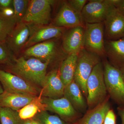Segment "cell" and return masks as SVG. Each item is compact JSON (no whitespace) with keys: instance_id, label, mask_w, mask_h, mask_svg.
Returning a JSON list of instances; mask_svg holds the SVG:
<instances>
[{"instance_id":"25","label":"cell","mask_w":124,"mask_h":124,"mask_svg":"<svg viewBox=\"0 0 124 124\" xmlns=\"http://www.w3.org/2000/svg\"><path fill=\"white\" fill-rule=\"evenodd\" d=\"M29 2L27 0H13V6L14 14L13 17L16 24L22 22L26 12Z\"/></svg>"},{"instance_id":"15","label":"cell","mask_w":124,"mask_h":124,"mask_svg":"<svg viewBox=\"0 0 124 124\" xmlns=\"http://www.w3.org/2000/svg\"><path fill=\"white\" fill-rule=\"evenodd\" d=\"M64 28L50 25L32 29L31 36L24 47H30L45 41L59 37L62 35Z\"/></svg>"},{"instance_id":"9","label":"cell","mask_w":124,"mask_h":124,"mask_svg":"<svg viewBox=\"0 0 124 124\" xmlns=\"http://www.w3.org/2000/svg\"><path fill=\"white\" fill-rule=\"evenodd\" d=\"M42 102L45 105L46 110L58 114L66 121L72 122L79 117L80 113L64 97L57 99L45 97L42 99Z\"/></svg>"},{"instance_id":"1","label":"cell","mask_w":124,"mask_h":124,"mask_svg":"<svg viewBox=\"0 0 124 124\" xmlns=\"http://www.w3.org/2000/svg\"><path fill=\"white\" fill-rule=\"evenodd\" d=\"M49 62H43L38 59H26L23 57L14 59L10 64L11 73L22 78L31 84L42 87L45 80L46 69Z\"/></svg>"},{"instance_id":"13","label":"cell","mask_w":124,"mask_h":124,"mask_svg":"<svg viewBox=\"0 0 124 124\" xmlns=\"http://www.w3.org/2000/svg\"><path fill=\"white\" fill-rule=\"evenodd\" d=\"M65 87L59 71H52L46 75L40 93L46 98H60L63 97Z\"/></svg>"},{"instance_id":"29","label":"cell","mask_w":124,"mask_h":124,"mask_svg":"<svg viewBox=\"0 0 124 124\" xmlns=\"http://www.w3.org/2000/svg\"><path fill=\"white\" fill-rule=\"evenodd\" d=\"M116 117L114 111L110 109L107 113L103 124H116Z\"/></svg>"},{"instance_id":"32","label":"cell","mask_w":124,"mask_h":124,"mask_svg":"<svg viewBox=\"0 0 124 124\" xmlns=\"http://www.w3.org/2000/svg\"><path fill=\"white\" fill-rule=\"evenodd\" d=\"M13 6L12 0H0V11L7 7H12Z\"/></svg>"},{"instance_id":"5","label":"cell","mask_w":124,"mask_h":124,"mask_svg":"<svg viewBox=\"0 0 124 124\" xmlns=\"http://www.w3.org/2000/svg\"><path fill=\"white\" fill-rule=\"evenodd\" d=\"M55 1L52 0L29 1L27 9L22 22L37 26L48 24L51 18V6Z\"/></svg>"},{"instance_id":"27","label":"cell","mask_w":124,"mask_h":124,"mask_svg":"<svg viewBox=\"0 0 124 124\" xmlns=\"http://www.w3.org/2000/svg\"><path fill=\"white\" fill-rule=\"evenodd\" d=\"M11 52L5 42H0V62L9 60L11 57Z\"/></svg>"},{"instance_id":"26","label":"cell","mask_w":124,"mask_h":124,"mask_svg":"<svg viewBox=\"0 0 124 124\" xmlns=\"http://www.w3.org/2000/svg\"><path fill=\"white\" fill-rule=\"evenodd\" d=\"M34 118L40 124H68L58 116L50 115L46 111L38 112Z\"/></svg>"},{"instance_id":"3","label":"cell","mask_w":124,"mask_h":124,"mask_svg":"<svg viewBox=\"0 0 124 124\" xmlns=\"http://www.w3.org/2000/svg\"><path fill=\"white\" fill-rule=\"evenodd\" d=\"M100 62L99 56L88 51L84 48L78 54L73 80L86 99L88 96L86 88L87 80L94 67Z\"/></svg>"},{"instance_id":"23","label":"cell","mask_w":124,"mask_h":124,"mask_svg":"<svg viewBox=\"0 0 124 124\" xmlns=\"http://www.w3.org/2000/svg\"><path fill=\"white\" fill-rule=\"evenodd\" d=\"M16 24L13 16L6 17L0 11V42H6Z\"/></svg>"},{"instance_id":"24","label":"cell","mask_w":124,"mask_h":124,"mask_svg":"<svg viewBox=\"0 0 124 124\" xmlns=\"http://www.w3.org/2000/svg\"><path fill=\"white\" fill-rule=\"evenodd\" d=\"M0 121L1 124H21L22 120L17 111L0 107Z\"/></svg>"},{"instance_id":"35","label":"cell","mask_w":124,"mask_h":124,"mask_svg":"<svg viewBox=\"0 0 124 124\" xmlns=\"http://www.w3.org/2000/svg\"><path fill=\"white\" fill-rule=\"evenodd\" d=\"M32 124H40L38 121L35 118H33L31 119Z\"/></svg>"},{"instance_id":"10","label":"cell","mask_w":124,"mask_h":124,"mask_svg":"<svg viewBox=\"0 0 124 124\" xmlns=\"http://www.w3.org/2000/svg\"><path fill=\"white\" fill-rule=\"evenodd\" d=\"M104 35L108 40L124 38V15L114 7L104 22Z\"/></svg>"},{"instance_id":"37","label":"cell","mask_w":124,"mask_h":124,"mask_svg":"<svg viewBox=\"0 0 124 124\" xmlns=\"http://www.w3.org/2000/svg\"><path fill=\"white\" fill-rule=\"evenodd\" d=\"M120 70L122 72V73H123V72H124V67L123 68H122V69H121Z\"/></svg>"},{"instance_id":"8","label":"cell","mask_w":124,"mask_h":124,"mask_svg":"<svg viewBox=\"0 0 124 124\" xmlns=\"http://www.w3.org/2000/svg\"><path fill=\"white\" fill-rule=\"evenodd\" d=\"M0 81L4 91L36 96L37 89L22 78L14 74L0 69Z\"/></svg>"},{"instance_id":"21","label":"cell","mask_w":124,"mask_h":124,"mask_svg":"<svg viewBox=\"0 0 124 124\" xmlns=\"http://www.w3.org/2000/svg\"><path fill=\"white\" fill-rule=\"evenodd\" d=\"M78 54H69L62 62L59 71L60 78L65 86L74 79Z\"/></svg>"},{"instance_id":"20","label":"cell","mask_w":124,"mask_h":124,"mask_svg":"<svg viewBox=\"0 0 124 124\" xmlns=\"http://www.w3.org/2000/svg\"><path fill=\"white\" fill-rule=\"evenodd\" d=\"M63 97L66 98L74 108L79 113H85L88 108L87 102L79 87L74 80L65 86Z\"/></svg>"},{"instance_id":"34","label":"cell","mask_w":124,"mask_h":124,"mask_svg":"<svg viewBox=\"0 0 124 124\" xmlns=\"http://www.w3.org/2000/svg\"><path fill=\"white\" fill-rule=\"evenodd\" d=\"M21 124H32L31 119L22 120Z\"/></svg>"},{"instance_id":"16","label":"cell","mask_w":124,"mask_h":124,"mask_svg":"<svg viewBox=\"0 0 124 124\" xmlns=\"http://www.w3.org/2000/svg\"><path fill=\"white\" fill-rule=\"evenodd\" d=\"M110 96L95 107L88 109L83 117L80 118L76 124H103L105 116L111 109L109 103Z\"/></svg>"},{"instance_id":"4","label":"cell","mask_w":124,"mask_h":124,"mask_svg":"<svg viewBox=\"0 0 124 124\" xmlns=\"http://www.w3.org/2000/svg\"><path fill=\"white\" fill-rule=\"evenodd\" d=\"M104 77L110 97L121 106H124V81L122 72L110 63H104Z\"/></svg>"},{"instance_id":"11","label":"cell","mask_w":124,"mask_h":124,"mask_svg":"<svg viewBox=\"0 0 124 124\" xmlns=\"http://www.w3.org/2000/svg\"><path fill=\"white\" fill-rule=\"evenodd\" d=\"M30 26L23 22L16 24L5 42L11 52L17 53L24 47L32 32Z\"/></svg>"},{"instance_id":"31","label":"cell","mask_w":124,"mask_h":124,"mask_svg":"<svg viewBox=\"0 0 124 124\" xmlns=\"http://www.w3.org/2000/svg\"><path fill=\"white\" fill-rule=\"evenodd\" d=\"M4 16L8 17H11L14 16V11L12 7H7L2 9L0 11Z\"/></svg>"},{"instance_id":"17","label":"cell","mask_w":124,"mask_h":124,"mask_svg":"<svg viewBox=\"0 0 124 124\" xmlns=\"http://www.w3.org/2000/svg\"><path fill=\"white\" fill-rule=\"evenodd\" d=\"M106 54L111 64L120 70L124 67V38L105 43Z\"/></svg>"},{"instance_id":"19","label":"cell","mask_w":124,"mask_h":124,"mask_svg":"<svg viewBox=\"0 0 124 124\" xmlns=\"http://www.w3.org/2000/svg\"><path fill=\"white\" fill-rule=\"evenodd\" d=\"M56 45L53 41H47L29 47L24 52L26 56L32 57L50 62L55 56Z\"/></svg>"},{"instance_id":"2","label":"cell","mask_w":124,"mask_h":124,"mask_svg":"<svg viewBox=\"0 0 124 124\" xmlns=\"http://www.w3.org/2000/svg\"><path fill=\"white\" fill-rule=\"evenodd\" d=\"M86 99L88 109H92L103 101L107 97L104 77V69L101 62L94 68L87 80Z\"/></svg>"},{"instance_id":"28","label":"cell","mask_w":124,"mask_h":124,"mask_svg":"<svg viewBox=\"0 0 124 124\" xmlns=\"http://www.w3.org/2000/svg\"><path fill=\"white\" fill-rule=\"evenodd\" d=\"M87 1L86 0H70L68 1L67 2L74 11L81 15L83 9Z\"/></svg>"},{"instance_id":"33","label":"cell","mask_w":124,"mask_h":124,"mask_svg":"<svg viewBox=\"0 0 124 124\" xmlns=\"http://www.w3.org/2000/svg\"><path fill=\"white\" fill-rule=\"evenodd\" d=\"M117 110L118 114L121 119V124H124V106L119 107Z\"/></svg>"},{"instance_id":"30","label":"cell","mask_w":124,"mask_h":124,"mask_svg":"<svg viewBox=\"0 0 124 124\" xmlns=\"http://www.w3.org/2000/svg\"><path fill=\"white\" fill-rule=\"evenodd\" d=\"M114 5L118 11L124 15V0H114Z\"/></svg>"},{"instance_id":"22","label":"cell","mask_w":124,"mask_h":124,"mask_svg":"<svg viewBox=\"0 0 124 124\" xmlns=\"http://www.w3.org/2000/svg\"><path fill=\"white\" fill-rule=\"evenodd\" d=\"M41 94L36 97L31 102L18 111L19 116L22 120L31 119L38 112L46 111L45 105L42 102Z\"/></svg>"},{"instance_id":"6","label":"cell","mask_w":124,"mask_h":124,"mask_svg":"<svg viewBox=\"0 0 124 124\" xmlns=\"http://www.w3.org/2000/svg\"><path fill=\"white\" fill-rule=\"evenodd\" d=\"M103 23H85L84 48L98 55L106 54Z\"/></svg>"},{"instance_id":"7","label":"cell","mask_w":124,"mask_h":124,"mask_svg":"<svg viewBox=\"0 0 124 124\" xmlns=\"http://www.w3.org/2000/svg\"><path fill=\"white\" fill-rule=\"evenodd\" d=\"M114 0H91L86 3L81 15L85 23H103L115 7Z\"/></svg>"},{"instance_id":"14","label":"cell","mask_w":124,"mask_h":124,"mask_svg":"<svg viewBox=\"0 0 124 124\" xmlns=\"http://www.w3.org/2000/svg\"><path fill=\"white\" fill-rule=\"evenodd\" d=\"M85 27L70 28L64 34L62 40L63 48L69 54H78L84 48Z\"/></svg>"},{"instance_id":"18","label":"cell","mask_w":124,"mask_h":124,"mask_svg":"<svg viewBox=\"0 0 124 124\" xmlns=\"http://www.w3.org/2000/svg\"><path fill=\"white\" fill-rule=\"evenodd\" d=\"M37 96L4 91L0 95V107L18 111L31 102Z\"/></svg>"},{"instance_id":"38","label":"cell","mask_w":124,"mask_h":124,"mask_svg":"<svg viewBox=\"0 0 124 124\" xmlns=\"http://www.w3.org/2000/svg\"><path fill=\"white\" fill-rule=\"evenodd\" d=\"M122 76H123V79H124V72L122 73Z\"/></svg>"},{"instance_id":"36","label":"cell","mask_w":124,"mask_h":124,"mask_svg":"<svg viewBox=\"0 0 124 124\" xmlns=\"http://www.w3.org/2000/svg\"><path fill=\"white\" fill-rule=\"evenodd\" d=\"M4 89L2 88V86L0 85V95L2 94V93H4Z\"/></svg>"},{"instance_id":"12","label":"cell","mask_w":124,"mask_h":124,"mask_svg":"<svg viewBox=\"0 0 124 124\" xmlns=\"http://www.w3.org/2000/svg\"><path fill=\"white\" fill-rule=\"evenodd\" d=\"M81 15L72 8L67 1L63 3L54 20V25L62 28H71L75 27H85Z\"/></svg>"}]
</instances>
